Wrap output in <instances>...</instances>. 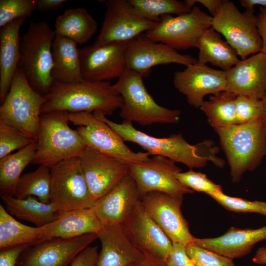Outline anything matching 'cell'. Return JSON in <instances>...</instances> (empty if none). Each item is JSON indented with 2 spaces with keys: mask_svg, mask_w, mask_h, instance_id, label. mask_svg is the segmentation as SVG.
Listing matches in <instances>:
<instances>
[{
  "mask_svg": "<svg viewBox=\"0 0 266 266\" xmlns=\"http://www.w3.org/2000/svg\"><path fill=\"white\" fill-rule=\"evenodd\" d=\"M93 114L107 124L124 141L137 144L150 156L166 157L175 162L186 165L190 169L203 167L209 161L217 166L222 163V159L216 156L218 148L212 141L205 140L192 145L188 143L180 133L171 134L167 137L157 138L137 130L130 122L123 121L122 123L113 122L100 111L94 112Z\"/></svg>",
  "mask_w": 266,
  "mask_h": 266,
  "instance_id": "obj_1",
  "label": "cell"
},
{
  "mask_svg": "<svg viewBox=\"0 0 266 266\" xmlns=\"http://www.w3.org/2000/svg\"><path fill=\"white\" fill-rule=\"evenodd\" d=\"M41 113L100 111L111 115L123 104L121 95L110 82L83 80L73 83L53 82L44 96Z\"/></svg>",
  "mask_w": 266,
  "mask_h": 266,
  "instance_id": "obj_2",
  "label": "cell"
},
{
  "mask_svg": "<svg viewBox=\"0 0 266 266\" xmlns=\"http://www.w3.org/2000/svg\"><path fill=\"white\" fill-rule=\"evenodd\" d=\"M215 130L230 167L232 181L238 183L266 155V127L263 118Z\"/></svg>",
  "mask_w": 266,
  "mask_h": 266,
  "instance_id": "obj_3",
  "label": "cell"
},
{
  "mask_svg": "<svg viewBox=\"0 0 266 266\" xmlns=\"http://www.w3.org/2000/svg\"><path fill=\"white\" fill-rule=\"evenodd\" d=\"M55 36L46 22L31 21L20 38L18 68L32 88L43 96L48 93L53 82L52 49Z\"/></svg>",
  "mask_w": 266,
  "mask_h": 266,
  "instance_id": "obj_4",
  "label": "cell"
},
{
  "mask_svg": "<svg viewBox=\"0 0 266 266\" xmlns=\"http://www.w3.org/2000/svg\"><path fill=\"white\" fill-rule=\"evenodd\" d=\"M69 114L65 111L41 113L32 163L51 168L64 161L80 157L87 146L77 131L68 126Z\"/></svg>",
  "mask_w": 266,
  "mask_h": 266,
  "instance_id": "obj_5",
  "label": "cell"
},
{
  "mask_svg": "<svg viewBox=\"0 0 266 266\" xmlns=\"http://www.w3.org/2000/svg\"><path fill=\"white\" fill-rule=\"evenodd\" d=\"M113 86L123 100L120 116L124 121L143 126L179 122L180 111L158 104L147 91L143 77L137 72L127 69Z\"/></svg>",
  "mask_w": 266,
  "mask_h": 266,
  "instance_id": "obj_6",
  "label": "cell"
},
{
  "mask_svg": "<svg viewBox=\"0 0 266 266\" xmlns=\"http://www.w3.org/2000/svg\"><path fill=\"white\" fill-rule=\"evenodd\" d=\"M212 28L223 35L241 60L262 51V41L253 11L241 12L233 2L223 0L213 17Z\"/></svg>",
  "mask_w": 266,
  "mask_h": 266,
  "instance_id": "obj_7",
  "label": "cell"
},
{
  "mask_svg": "<svg viewBox=\"0 0 266 266\" xmlns=\"http://www.w3.org/2000/svg\"><path fill=\"white\" fill-rule=\"evenodd\" d=\"M44 101V96L32 88L18 68L8 93L0 104V122L15 127L36 139Z\"/></svg>",
  "mask_w": 266,
  "mask_h": 266,
  "instance_id": "obj_8",
  "label": "cell"
},
{
  "mask_svg": "<svg viewBox=\"0 0 266 266\" xmlns=\"http://www.w3.org/2000/svg\"><path fill=\"white\" fill-rule=\"evenodd\" d=\"M212 19L195 5L190 12L177 16H162L156 26L144 34L151 40L176 50L198 48L203 34L212 28Z\"/></svg>",
  "mask_w": 266,
  "mask_h": 266,
  "instance_id": "obj_9",
  "label": "cell"
},
{
  "mask_svg": "<svg viewBox=\"0 0 266 266\" xmlns=\"http://www.w3.org/2000/svg\"><path fill=\"white\" fill-rule=\"evenodd\" d=\"M50 202L62 212L92 208L96 201L84 176L79 157L50 168Z\"/></svg>",
  "mask_w": 266,
  "mask_h": 266,
  "instance_id": "obj_10",
  "label": "cell"
},
{
  "mask_svg": "<svg viewBox=\"0 0 266 266\" xmlns=\"http://www.w3.org/2000/svg\"><path fill=\"white\" fill-rule=\"evenodd\" d=\"M69 120L78 126L76 130L87 147L128 164L144 162L150 159L147 152L136 153L131 150L119 134L92 113H69Z\"/></svg>",
  "mask_w": 266,
  "mask_h": 266,
  "instance_id": "obj_11",
  "label": "cell"
},
{
  "mask_svg": "<svg viewBox=\"0 0 266 266\" xmlns=\"http://www.w3.org/2000/svg\"><path fill=\"white\" fill-rule=\"evenodd\" d=\"M175 163L166 157L155 155L146 161L129 164V174L136 183L140 199L151 192L181 199L185 195L193 193L177 179L176 175L181 169Z\"/></svg>",
  "mask_w": 266,
  "mask_h": 266,
  "instance_id": "obj_12",
  "label": "cell"
},
{
  "mask_svg": "<svg viewBox=\"0 0 266 266\" xmlns=\"http://www.w3.org/2000/svg\"><path fill=\"white\" fill-rule=\"evenodd\" d=\"M102 25L94 44L128 43L153 29L158 24L136 13L129 0H105Z\"/></svg>",
  "mask_w": 266,
  "mask_h": 266,
  "instance_id": "obj_13",
  "label": "cell"
},
{
  "mask_svg": "<svg viewBox=\"0 0 266 266\" xmlns=\"http://www.w3.org/2000/svg\"><path fill=\"white\" fill-rule=\"evenodd\" d=\"M140 201L172 243H182L186 246L193 244L195 237L191 233L181 211L183 199L162 192H151L141 197Z\"/></svg>",
  "mask_w": 266,
  "mask_h": 266,
  "instance_id": "obj_14",
  "label": "cell"
},
{
  "mask_svg": "<svg viewBox=\"0 0 266 266\" xmlns=\"http://www.w3.org/2000/svg\"><path fill=\"white\" fill-rule=\"evenodd\" d=\"M97 238V234L90 233L72 238L40 241L25 249L17 266H69L82 251Z\"/></svg>",
  "mask_w": 266,
  "mask_h": 266,
  "instance_id": "obj_15",
  "label": "cell"
},
{
  "mask_svg": "<svg viewBox=\"0 0 266 266\" xmlns=\"http://www.w3.org/2000/svg\"><path fill=\"white\" fill-rule=\"evenodd\" d=\"M131 242L145 255L165 262L172 243L139 200L122 225Z\"/></svg>",
  "mask_w": 266,
  "mask_h": 266,
  "instance_id": "obj_16",
  "label": "cell"
},
{
  "mask_svg": "<svg viewBox=\"0 0 266 266\" xmlns=\"http://www.w3.org/2000/svg\"><path fill=\"white\" fill-rule=\"evenodd\" d=\"M127 69L147 77L156 66L178 64L186 66L198 63L190 55H183L165 44L155 42L145 34L128 42L126 47Z\"/></svg>",
  "mask_w": 266,
  "mask_h": 266,
  "instance_id": "obj_17",
  "label": "cell"
},
{
  "mask_svg": "<svg viewBox=\"0 0 266 266\" xmlns=\"http://www.w3.org/2000/svg\"><path fill=\"white\" fill-rule=\"evenodd\" d=\"M127 43L94 44L79 48L83 79L110 82L121 77L127 70L125 56Z\"/></svg>",
  "mask_w": 266,
  "mask_h": 266,
  "instance_id": "obj_18",
  "label": "cell"
},
{
  "mask_svg": "<svg viewBox=\"0 0 266 266\" xmlns=\"http://www.w3.org/2000/svg\"><path fill=\"white\" fill-rule=\"evenodd\" d=\"M92 196L96 201L129 174V164L86 147L79 157Z\"/></svg>",
  "mask_w": 266,
  "mask_h": 266,
  "instance_id": "obj_19",
  "label": "cell"
},
{
  "mask_svg": "<svg viewBox=\"0 0 266 266\" xmlns=\"http://www.w3.org/2000/svg\"><path fill=\"white\" fill-rule=\"evenodd\" d=\"M226 71L212 68L198 63L189 65L186 68L174 73V87L185 96L188 103L200 108L204 97L226 90Z\"/></svg>",
  "mask_w": 266,
  "mask_h": 266,
  "instance_id": "obj_20",
  "label": "cell"
},
{
  "mask_svg": "<svg viewBox=\"0 0 266 266\" xmlns=\"http://www.w3.org/2000/svg\"><path fill=\"white\" fill-rule=\"evenodd\" d=\"M139 200L136 183L129 174L96 200L93 208L102 225L122 226Z\"/></svg>",
  "mask_w": 266,
  "mask_h": 266,
  "instance_id": "obj_21",
  "label": "cell"
},
{
  "mask_svg": "<svg viewBox=\"0 0 266 266\" xmlns=\"http://www.w3.org/2000/svg\"><path fill=\"white\" fill-rule=\"evenodd\" d=\"M226 90L262 100L266 94V54L260 52L226 71Z\"/></svg>",
  "mask_w": 266,
  "mask_h": 266,
  "instance_id": "obj_22",
  "label": "cell"
},
{
  "mask_svg": "<svg viewBox=\"0 0 266 266\" xmlns=\"http://www.w3.org/2000/svg\"><path fill=\"white\" fill-rule=\"evenodd\" d=\"M97 235L101 247L95 266H135L145 258L126 236L122 226L102 225Z\"/></svg>",
  "mask_w": 266,
  "mask_h": 266,
  "instance_id": "obj_23",
  "label": "cell"
},
{
  "mask_svg": "<svg viewBox=\"0 0 266 266\" xmlns=\"http://www.w3.org/2000/svg\"><path fill=\"white\" fill-rule=\"evenodd\" d=\"M263 240H266V226L256 229L232 227L217 237H195L193 244L233 259L246 255Z\"/></svg>",
  "mask_w": 266,
  "mask_h": 266,
  "instance_id": "obj_24",
  "label": "cell"
},
{
  "mask_svg": "<svg viewBox=\"0 0 266 266\" xmlns=\"http://www.w3.org/2000/svg\"><path fill=\"white\" fill-rule=\"evenodd\" d=\"M102 226L93 207L64 211L56 220L41 227V241L55 238H72L87 234H97Z\"/></svg>",
  "mask_w": 266,
  "mask_h": 266,
  "instance_id": "obj_25",
  "label": "cell"
},
{
  "mask_svg": "<svg viewBox=\"0 0 266 266\" xmlns=\"http://www.w3.org/2000/svg\"><path fill=\"white\" fill-rule=\"evenodd\" d=\"M25 19L15 20L0 30V101H4L18 68L21 27Z\"/></svg>",
  "mask_w": 266,
  "mask_h": 266,
  "instance_id": "obj_26",
  "label": "cell"
},
{
  "mask_svg": "<svg viewBox=\"0 0 266 266\" xmlns=\"http://www.w3.org/2000/svg\"><path fill=\"white\" fill-rule=\"evenodd\" d=\"M77 43L56 34L52 46L53 82L73 83L83 80Z\"/></svg>",
  "mask_w": 266,
  "mask_h": 266,
  "instance_id": "obj_27",
  "label": "cell"
},
{
  "mask_svg": "<svg viewBox=\"0 0 266 266\" xmlns=\"http://www.w3.org/2000/svg\"><path fill=\"white\" fill-rule=\"evenodd\" d=\"M1 199L10 215L38 228L55 221L63 212L51 202H42L34 197L21 199L13 196L1 195Z\"/></svg>",
  "mask_w": 266,
  "mask_h": 266,
  "instance_id": "obj_28",
  "label": "cell"
},
{
  "mask_svg": "<svg viewBox=\"0 0 266 266\" xmlns=\"http://www.w3.org/2000/svg\"><path fill=\"white\" fill-rule=\"evenodd\" d=\"M98 26L97 22L87 9L68 8L56 18L54 31L56 34L84 44L96 33Z\"/></svg>",
  "mask_w": 266,
  "mask_h": 266,
  "instance_id": "obj_29",
  "label": "cell"
},
{
  "mask_svg": "<svg viewBox=\"0 0 266 266\" xmlns=\"http://www.w3.org/2000/svg\"><path fill=\"white\" fill-rule=\"evenodd\" d=\"M197 48L199 51L198 62L201 65L210 63L227 71L240 61L233 48L212 28L203 34Z\"/></svg>",
  "mask_w": 266,
  "mask_h": 266,
  "instance_id": "obj_30",
  "label": "cell"
},
{
  "mask_svg": "<svg viewBox=\"0 0 266 266\" xmlns=\"http://www.w3.org/2000/svg\"><path fill=\"white\" fill-rule=\"evenodd\" d=\"M41 229L23 224L0 205V250L31 246L41 240Z\"/></svg>",
  "mask_w": 266,
  "mask_h": 266,
  "instance_id": "obj_31",
  "label": "cell"
},
{
  "mask_svg": "<svg viewBox=\"0 0 266 266\" xmlns=\"http://www.w3.org/2000/svg\"><path fill=\"white\" fill-rule=\"evenodd\" d=\"M37 148L36 140L0 159V191L1 195L13 196L17 184L26 167L32 163Z\"/></svg>",
  "mask_w": 266,
  "mask_h": 266,
  "instance_id": "obj_32",
  "label": "cell"
},
{
  "mask_svg": "<svg viewBox=\"0 0 266 266\" xmlns=\"http://www.w3.org/2000/svg\"><path fill=\"white\" fill-rule=\"evenodd\" d=\"M236 98L234 93L225 91L204 101L200 108L214 130L236 124Z\"/></svg>",
  "mask_w": 266,
  "mask_h": 266,
  "instance_id": "obj_33",
  "label": "cell"
},
{
  "mask_svg": "<svg viewBox=\"0 0 266 266\" xmlns=\"http://www.w3.org/2000/svg\"><path fill=\"white\" fill-rule=\"evenodd\" d=\"M51 172L48 166L40 165L34 170L20 178L14 196L18 199L34 197L42 202L50 203Z\"/></svg>",
  "mask_w": 266,
  "mask_h": 266,
  "instance_id": "obj_34",
  "label": "cell"
},
{
  "mask_svg": "<svg viewBox=\"0 0 266 266\" xmlns=\"http://www.w3.org/2000/svg\"><path fill=\"white\" fill-rule=\"evenodd\" d=\"M135 11L142 18L159 22L161 17L175 14L181 15L190 12L185 1L176 0H129Z\"/></svg>",
  "mask_w": 266,
  "mask_h": 266,
  "instance_id": "obj_35",
  "label": "cell"
},
{
  "mask_svg": "<svg viewBox=\"0 0 266 266\" xmlns=\"http://www.w3.org/2000/svg\"><path fill=\"white\" fill-rule=\"evenodd\" d=\"M36 140L35 138L16 127L0 122V159Z\"/></svg>",
  "mask_w": 266,
  "mask_h": 266,
  "instance_id": "obj_36",
  "label": "cell"
},
{
  "mask_svg": "<svg viewBox=\"0 0 266 266\" xmlns=\"http://www.w3.org/2000/svg\"><path fill=\"white\" fill-rule=\"evenodd\" d=\"M36 10V0H0V27L18 19H26Z\"/></svg>",
  "mask_w": 266,
  "mask_h": 266,
  "instance_id": "obj_37",
  "label": "cell"
},
{
  "mask_svg": "<svg viewBox=\"0 0 266 266\" xmlns=\"http://www.w3.org/2000/svg\"><path fill=\"white\" fill-rule=\"evenodd\" d=\"M226 209L237 213H256L266 216V202L262 201H250L235 198L222 193L208 194Z\"/></svg>",
  "mask_w": 266,
  "mask_h": 266,
  "instance_id": "obj_38",
  "label": "cell"
},
{
  "mask_svg": "<svg viewBox=\"0 0 266 266\" xmlns=\"http://www.w3.org/2000/svg\"><path fill=\"white\" fill-rule=\"evenodd\" d=\"M236 124H243L262 118V100L245 96L236 95Z\"/></svg>",
  "mask_w": 266,
  "mask_h": 266,
  "instance_id": "obj_39",
  "label": "cell"
},
{
  "mask_svg": "<svg viewBox=\"0 0 266 266\" xmlns=\"http://www.w3.org/2000/svg\"><path fill=\"white\" fill-rule=\"evenodd\" d=\"M186 247L188 255L196 266H235L233 259L195 244Z\"/></svg>",
  "mask_w": 266,
  "mask_h": 266,
  "instance_id": "obj_40",
  "label": "cell"
},
{
  "mask_svg": "<svg viewBox=\"0 0 266 266\" xmlns=\"http://www.w3.org/2000/svg\"><path fill=\"white\" fill-rule=\"evenodd\" d=\"M177 179L193 191L211 193H222V187L208 179L205 174L193 169L176 174Z\"/></svg>",
  "mask_w": 266,
  "mask_h": 266,
  "instance_id": "obj_41",
  "label": "cell"
},
{
  "mask_svg": "<svg viewBox=\"0 0 266 266\" xmlns=\"http://www.w3.org/2000/svg\"><path fill=\"white\" fill-rule=\"evenodd\" d=\"M165 263L166 266H196L188 255L186 246L182 243H172Z\"/></svg>",
  "mask_w": 266,
  "mask_h": 266,
  "instance_id": "obj_42",
  "label": "cell"
},
{
  "mask_svg": "<svg viewBox=\"0 0 266 266\" xmlns=\"http://www.w3.org/2000/svg\"><path fill=\"white\" fill-rule=\"evenodd\" d=\"M99 253L98 246H88L82 251L69 266H95Z\"/></svg>",
  "mask_w": 266,
  "mask_h": 266,
  "instance_id": "obj_43",
  "label": "cell"
},
{
  "mask_svg": "<svg viewBox=\"0 0 266 266\" xmlns=\"http://www.w3.org/2000/svg\"><path fill=\"white\" fill-rule=\"evenodd\" d=\"M28 247L22 245L0 251V266H17L20 256Z\"/></svg>",
  "mask_w": 266,
  "mask_h": 266,
  "instance_id": "obj_44",
  "label": "cell"
},
{
  "mask_svg": "<svg viewBox=\"0 0 266 266\" xmlns=\"http://www.w3.org/2000/svg\"><path fill=\"white\" fill-rule=\"evenodd\" d=\"M257 19V27L262 41L261 52L266 54V7H260Z\"/></svg>",
  "mask_w": 266,
  "mask_h": 266,
  "instance_id": "obj_45",
  "label": "cell"
},
{
  "mask_svg": "<svg viewBox=\"0 0 266 266\" xmlns=\"http://www.w3.org/2000/svg\"><path fill=\"white\" fill-rule=\"evenodd\" d=\"M37 10L39 12L56 11L64 7L65 0H36Z\"/></svg>",
  "mask_w": 266,
  "mask_h": 266,
  "instance_id": "obj_46",
  "label": "cell"
},
{
  "mask_svg": "<svg viewBox=\"0 0 266 266\" xmlns=\"http://www.w3.org/2000/svg\"><path fill=\"white\" fill-rule=\"evenodd\" d=\"M195 4L199 3L205 7L214 17L217 13L223 2V0H193Z\"/></svg>",
  "mask_w": 266,
  "mask_h": 266,
  "instance_id": "obj_47",
  "label": "cell"
},
{
  "mask_svg": "<svg viewBox=\"0 0 266 266\" xmlns=\"http://www.w3.org/2000/svg\"><path fill=\"white\" fill-rule=\"evenodd\" d=\"M239 2L245 10L254 11V7L257 6L266 7V0H240Z\"/></svg>",
  "mask_w": 266,
  "mask_h": 266,
  "instance_id": "obj_48",
  "label": "cell"
},
{
  "mask_svg": "<svg viewBox=\"0 0 266 266\" xmlns=\"http://www.w3.org/2000/svg\"><path fill=\"white\" fill-rule=\"evenodd\" d=\"M135 266H166L165 262L152 256L145 255V258Z\"/></svg>",
  "mask_w": 266,
  "mask_h": 266,
  "instance_id": "obj_49",
  "label": "cell"
},
{
  "mask_svg": "<svg viewBox=\"0 0 266 266\" xmlns=\"http://www.w3.org/2000/svg\"><path fill=\"white\" fill-rule=\"evenodd\" d=\"M254 263L257 265L266 264V247L265 246L260 247L256 251L252 259Z\"/></svg>",
  "mask_w": 266,
  "mask_h": 266,
  "instance_id": "obj_50",
  "label": "cell"
},
{
  "mask_svg": "<svg viewBox=\"0 0 266 266\" xmlns=\"http://www.w3.org/2000/svg\"><path fill=\"white\" fill-rule=\"evenodd\" d=\"M263 107V113L262 118L266 127V94L262 99Z\"/></svg>",
  "mask_w": 266,
  "mask_h": 266,
  "instance_id": "obj_51",
  "label": "cell"
}]
</instances>
